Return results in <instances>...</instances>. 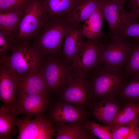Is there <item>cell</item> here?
I'll return each instance as SVG.
<instances>
[{
	"label": "cell",
	"mask_w": 139,
	"mask_h": 139,
	"mask_svg": "<svg viewBox=\"0 0 139 139\" xmlns=\"http://www.w3.org/2000/svg\"><path fill=\"white\" fill-rule=\"evenodd\" d=\"M48 109L46 116L54 123L84 121L90 116L88 110L60 100L50 103Z\"/></svg>",
	"instance_id": "obj_11"
},
{
	"label": "cell",
	"mask_w": 139,
	"mask_h": 139,
	"mask_svg": "<svg viewBox=\"0 0 139 139\" xmlns=\"http://www.w3.org/2000/svg\"><path fill=\"white\" fill-rule=\"evenodd\" d=\"M82 32L81 26L71 24L65 35L61 51L59 55L71 65L84 43Z\"/></svg>",
	"instance_id": "obj_13"
},
{
	"label": "cell",
	"mask_w": 139,
	"mask_h": 139,
	"mask_svg": "<svg viewBox=\"0 0 139 139\" xmlns=\"http://www.w3.org/2000/svg\"><path fill=\"white\" fill-rule=\"evenodd\" d=\"M101 39L84 42L72 64L73 71L86 74L102 64L100 53Z\"/></svg>",
	"instance_id": "obj_10"
},
{
	"label": "cell",
	"mask_w": 139,
	"mask_h": 139,
	"mask_svg": "<svg viewBox=\"0 0 139 139\" xmlns=\"http://www.w3.org/2000/svg\"><path fill=\"white\" fill-rule=\"evenodd\" d=\"M108 38L106 40H104L105 37L101 39L100 43L102 64L121 69L124 67L130 53L133 39L119 37Z\"/></svg>",
	"instance_id": "obj_7"
},
{
	"label": "cell",
	"mask_w": 139,
	"mask_h": 139,
	"mask_svg": "<svg viewBox=\"0 0 139 139\" xmlns=\"http://www.w3.org/2000/svg\"><path fill=\"white\" fill-rule=\"evenodd\" d=\"M17 78L0 66V99L3 105L15 108L17 97Z\"/></svg>",
	"instance_id": "obj_16"
},
{
	"label": "cell",
	"mask_w": 139,
	"mask_h": 139,
	"mask_svg": "<svg viewBox=\"0 0 139 139\" xmlns=\"http://www.w3.org/2000/svg\"><path fill=\"white\" fill-rule=\"evenodd\" d=\"M15 39L10 33L0 30V58L6 55L11 50Z\"/></svg>",
	"instance_id": "obj_28"
},
{
	"label": "cell",
	"mask_w": 139,
	"mask_h": 139,
	"mask_svg": "<svg viewBox=\"0 0 139 139\" xmlns=\"http://www.w3.org/2000/svg\"><path fill=\"white\" fill-rule=\"evenodd\" d=\"M19 114L15 108L3 105L0 109V139H11L17 133L15 126Z\"/></svg>",
	"instance_id": "obj_18"
},
{
	"label": "cell",
	"mask_w": 139,
	"mask_h": 139,
	"mask_svg": "<svg viewBox=\"0 0 139 139\" xmlns=\"http://www.w3.org/2000/svg\"><path fill=\"white\" fill-rule=\"evenodd\" d=\"M130 10L129 11L134 18L139 19V0H130Z\"/></svg>",
	"instance_id": "obj_31"
},
{
	"label": "cell",
	"mask_w": 139,
	"mask_h": 139,
	"mask_svg": "<svg viewBox=\"0 0 139 139\" xmlns=\"http://www.w3.org/2000/svg\"><path fill=\"white\" fill-rule=\"evenodd\" d=\"M135 132L138 135L139 137V126L136 128L135 130Z\"/></svg>",
	"instance_id": "obj_33"
},
{
	"label": "cell",
	"mask_w": 139,
	"mask_h": 139,
	"mask_svg": "<svg viewBox=\"0 0 139 139\" xmlns=\"http://www.w3.org/2000/svg\"></svg>",
	"instance_id": "obj_35"
},
{
	"label": "cell",
	"mask_w": 139,
	"mask_h": 139,
	"mask_svg": "<svg viewBox=\"0 0 139 139\" xmlns=\"http://www.w3.org/2000/svg\"><path fill=\"white\" fill-rule=\"evenodd\" d=\"M110 130L112 139H126L130 131L129 125H116L110 127Z\"/></svg>",
	"instance_id": "obj_30"
},
{
	"label": "cell",
	"mask_w": 139,
	"mask_h": 139,
	"mask_svg": "<svg viewBox=\"0 0 139 139\" xmlns=\"http://www.w3.org/2000/svg\"><path fill=\"white\" fill-rule=\"evenodd\" d=\"M101 4L81 26L83 37L89 40L101 39L105 37V33L101 31L104 18Z\"/></svg>",
	"instance_id": "obj_19"
},
{
	"label": "cell",
	"mask_w": 139,
	"mask_h": 139,
	"mask_svg": "<svg viewBox=\"0 0 139 139\" xmlns=\"http://www.w3.org/2000/svg\"></svg>",
	"instance_id": "obj_36"
},
{
	"label": "cell",
	"mask_w": 139,
	"mask_h": 139,
	"mask_svg": "<svg viewBox=\"0 0 139 139\" xmlns=\"http://www.w3.org/2000/svg\"><path fill=\"white\" fill-rule=\"evenodd\" d=\"M106 1H126L127 0H105Z\"/></svg>",
	"instance_id": "obj_34"
},
{
	"label": "cell",
	"mask_w": 139,
	"mask_h": 139,
	"mask_svg": "<svg viewBox=\"0 0 139 139\" xmlns=\"http://www.w3.org/2000/svg\"><path fill=\"white\" fill-rule=\"evenodd\" d=\"M11 53L0 58V65L18 79L41 70L44 59L30 44H14Z\"/></svg>",
	"instance_id": "obj_2"
},
{
	"label": "cell",
	"mask_w": 139,
	"mask_h": 139,
	"mask_svg": "<svg viewBox=\"0 0 139 139\" xmlns=\"http://www.w3.org/2000/svg\"><path fill=\"white\" fill-rule=\"evenodd\" d=\"M50 104V96L39 94L17 96L15 108L19 114L30 118L44 115Z\"/></svg>",
	"instance_id": "obj_12"
},
{
	"label": "cell",
	"mask_w": 139,
	"mask_h": 139,
	"mask_svg": "<svg viewBox=\"0 0 139 139\" xmlns=\"http://www.w3.org/2000/svg\"><path fill=\"white\" fill-rule=\"evenodd\" d=\"M50 93L41 70L18 79L17 96L34 94L50 96Z\"/></svg>",
	"instance_id": "obj_14"
},
{
	"label": "cell",
	"mask_w": 139,
	"mask_h": 139,
	"mask_svg": "<svg viewBox=\"0 0 139 139\" xmlns=\"http://www.w3.org/2000/svg\"><path fill=\"white\" fill-rule=\"evenodd\" d=\"M125 1L102 0L101 5L104 18L109 26L108 36L120 37L126 26L136 20L125 8Z\"/></svg>",
	"instance_id": "obj_8"
},
{
	"label": "cell",
	"mask_w": 139,
	"mask_h": 139,
	"mask_svg": "<svg viewBox=\"0 0 139 139\" xmlns=\"http://www.w3.org/2000/svg\"><path fill=\"white\" fill-rule=\"evenodd\" d=\"M88 74L73 71L69 82L60 93L59 100L88 110L93 98Z\"/></svg>",
	"instance_id": "obj_5"
},
{
	"label": "cell",
	"mask_w": 139,
	"mask_h": 139,
	"mask_svg": "<svg viewBox=\"0 0 139 139\" xmlns=\"http://www.w3.org/2000/svg\"><path fill=\"white\" fill-rule=\"evenodd\" d=\"M16 126L18 139H51L56 134L54 123L44 115L36 116L33 120L25 116L18 118Z\"/></svg>",
	"instance_id": "obj_9"
},
{
	"label": "cell",
	"mask_w": 139,
	"mask_h": 139,
	"mask_svg": "<svg viewBox=\"0 0 139 139\" xmlns=\"http://www.w3.org/2000/svg\"><path fill=\"white\" fill-rule=\"evenodd\" d=\"M102 0H78L66 17L70 23L75 25L84 22L101 5Z\"/></svg>",
	"instance_id": "obj_17"
},
{
	"label": "cell",
	"mask_w": 139,
	"mask_h": 139,
	"mask_svg": "<svg viewBox=\"0 0 139 139\" xmlns=\"http://www.w3.org/2000/svg\"><path fill=\"white\" fill-rule=\"evenodd\" d=\"M71 24L66 15L49 18L33 40L30 45L43 59L59 55L66 33Z\"/></svg>",
	"instance_id": "obj_1"
},
{
	"label": "cell",
	"mask_w": 139,
	"mask_h": 139,
	"mask_svg": "<svg viewBox=\"0 0 139 139\" xmlns=\"http://www.w3.org/2000/svg\"><path fill=\"white\" fill-rule=\"evenodd\" d=\"M118 95L127 102L133 101L138 103L139 102V73L131 77L125 84Z\"/></svg>",
	"instance_id": "obj_24"
},
{
	"label": "cell",
	"mask_w": 139,
	"mask_h": 139,
	"mask_svg": "<svg viewBox=\"0 0 139 139\" xmlns=\"http://www.w3.org/2000/svg\"><path fill=\"white\" fill-rule=\"evenodd\" d=\"M49 19L42 0H34L26 9L14 44H30Z\"/></svg>",
	"instance_id": "obj_4"
},
{
	"label": "cell",
	"mask_w": 139,
	"mask_h": 139,
	"mask_svg": "<svg viewBox=\"0 0 139 139\" xmlns=\"http://www.w3.org/2000/svg\"><path fill=\"white\" fill-rule=\"evenodd\" d=\"M85 125L96 137L100 139H112L110 126L102 125L89 119L85 121Z\"/></svg>",
	"instance_id": "obj_26"
},
{
	"label": "cell",
	"mask_w": 139,
	"mask_h": 139,
	"mask_svg": "<svg viewBox=\"0 0 139 139\" xmlns=\"http://www.w3.org/2000/svg\"><path fill=\"white\" fill-rule=\"evenodd\" d=\"M97 138L85 125V128L79 139H91Z\"/></svg>",
	"instance_id": "obj_32"
},
{
	"label": "cell",
	"mask_w": 139,
	"mask_h": 139,
	"mask_svg": "<svg viewBox=\"0 0 139 139\" xmlns=\"http://www.w3.org/2000/svg\"><path fill=\"white\" fill-rule=\"evenodd\" d=\"M26 9L0 12V30L10 33L15 39L18 33L20 23L24 15Z\"/></svg>",
	"instance_id": "obj_20"
},
{
	"label": "cell",
	"mask_w": 139,
	"mask_h": 139,
	"mask_svg": "<svg viewBox=\"0 0 139 139\" xmlns=\"http://www.w3.org/2000/svg\"><path fill=\"white\" fill-rule=\"evenodd\" d=\"M139 114V105L133 101L127 102L118 112L114 121L109 126L126 125Z\"/></svg>",
	"instance_id": "obj_23"
},
{
	"label": "cell",
	"mask_w": 139,
	"mask_h": 139,
	"mask_svg": "<svg viewBox=\"0 0 139 139\" xmlns=\"http://www.w3.org/2000/svg\"><path fill=\"white\" fill-rule=\"evenodd\" d=\"M135 20L129 23L125 29L120 37L132 38L134 40L139 41V23Z\"/></svg>",
	"instance_id": "obj_29"
},
{
	"label": "cell",
	"mask_w": 139,
	"mask_h": 139,
	"mask_svg": "<svg viewBox=\"0 0 139 139\" xmlns=\"http://www.w3.org/2000/svg\"><path fill=\"white\" fill-rule=\"evenodd\" d=\"M89 73L91 93L97 99L118 95L130 77L121 69L104 65Z\"/></svg>",
	"instance_id": "obj_3"
},
{
	"label": "cell",
	"mask_w": 139,
	"mask_h": 139,
	"mask_svg": "<svg viewBox=\"0 0 139 139\" xmlns=\"http://www.w3.org/2000/svg\"><path fill=\"white\" fill-rule=\"evenodd\" d=\"M93 101L90 106L91 114L98 121L110 126L121 108L114 98H105Z\"/></svg>",
	"instance_id": "obj_15"
},
{
	"label": "cell",
	"mask_w": 139,
	"mask_h": 139,
	"mask_svg": "<svg viewBox=\"0 0 139 139\" xmlns=\"http://www.w3.org/2000/svg\"><path fill=\"white\" fill-rule=\"evenodd\" d=\"M85 121L54 123L56 139H79L85 128Z\"/></svg>",
	"instance_id": "obj_21"
},
{
	"label": "cell",
	"mask_w": 139,
	"mask_h": 139,
	"mask_svg": "<svg viewBox=\"0 0 139 139\" xmlns=\"http://www.w3.org/2000/svg\"><path fill=\"white\" fill-rule=\"evenodd\" d=\"M41 72L51 93L57 94L69 82L73 70L72 65L58 55L44 59Z\"/></svg>",
	"instance_id": "obj_6"
},
{
	"label": "cell",
	"mask_w": 139,
	"mask_h": 139,
	"mask_svg": "<svg viewBox=\"0 0 139 139\" xmlns=\"http://www.w3.org/2000/svg\"><path fill=\"white\" fill-rule=\"evenodd\" d=\"M78 0H42L49 18L66 15Z\"/></svg>",
	"instance_id": "obj_22"
},
{
	"label": "cell",
	"mask_w": 139,
	"mask_h": 139,
	"mask_svg": "<svg viewBox=\"0 0 139 139\" xmlns=\"http://www.w3.org/2000/svg\"><path fill=\"white\" fill-rule=\"evenodd\" d=\"M33 0H0V12L25 9Z\"/></svg>",
	"instance_id": "obj_27"
},
{
	"label": "cell",
	"mask_w": 139,
	"mask_h": 139,
	"mask_svg": "<svg viewBox=\"0 0 139 139\" xmlns=\"http://www.w3.org/2000/svg\"><path fill=\"white\" fill-rule=\"evenodd\" d=\"M124 67V72L130 77L139 73V41L133 40L130 53Z\"/></svg>",
	"instance_id": "obj_25"
}]
</instances>
